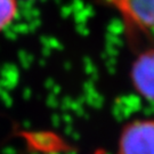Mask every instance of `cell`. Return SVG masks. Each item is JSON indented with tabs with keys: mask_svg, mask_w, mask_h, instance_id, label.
<instances>
[{
	"mask_svg": "<svg viewBox=\"0 0 154 154\" xmlns=\"http://www.w3.org/2000/svg\"><path fill=\"white\" fill-rule=\"evenodd\" d=\"M118 154H154V120H136L121 132Z\"/></svg>",
	"mask_w": 154,
	"mask_h": 154,
	"instance_id": "6da1fadb",
	"label": "cell"
},
{
	"mask_svg": "<svg viewBox=\"0 0 154 154\" xmlns=\"http://www.w3.org/2000/svg\"><path fill=\"white\" fill-rule=\"evenodd\" d=\"M134 25L154 34V0H112Z\"/></svg>",
	"mask_w": 154,
	"mask_h": 154,
	"instance_id": "7a4b0ae2",
	"label": "cell"
},
{
	"mask_svg": "<svg viewBox=\"0 0 154 154\" xmlns=\"http://www.w3.org/2000/svg\"><path fill=\"white\" fill-rule=\"evenodd\" d=\"M132 83L146 99L154 100V49L139 55L131 69Z\"/></svg>",
	"mask_w": 154,
	"mask_h": 154,
	"instance_id": "3957f363",
	"label": "cell"
},
{
	"mask_svg": "<svg viewBox=\"0 0 154 154\" xmlns=\"http://www.w3.org/2000/svg\"><path fill=\"white\" fill-rule=\"evenodd\" d=\"M17 14V0H0V32L9 26Z\"/></svg>",
	"mask_w": 154,
	"mask_h": 154,
	"instance_id": "277c9868",
	"label": "cell"
},
{
	"mask_svg": "<svg viewBox=\"0 0 154 154\" xmlns=\"http://www.w3.org/2000/svg\"><path fill=\"white\" fill-rule=\"evenodd\" d=\"M95 154H103V153H100V152H96Z\"/></svg>",
	"mask_w": 154,
	"mask_h": 154,
	"instance_id": "5b68a950",
	"label": "cell"
}]
</instances>
